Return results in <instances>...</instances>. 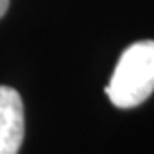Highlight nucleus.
<instances>
[{"label": "nucleus", "instance_id": "7ed1b4c3", "mask_svg": "<svg viewBox=\"0 0 154 154\" xmlns=\"http://www.w3.org/2000/svg\"><path fill=\"white\" fill-rule=\"evenodd\" d=\"M9 8V0H0V19H2Z\"/></svg>", "mask_w": 154, "mask_h": 154}, {"label": "nucleus", "instance_id": "f257e3e1", "mask_svg": "<svg viewBox=\"0 0 154 154\" xmlns=\"http://www.w3.org/2000/svg\"><path fill=\"white\" fill-rule=\"evenodd\" d=\"M154 91V41H137L121 54L106 95L117 108H136Z\"/></svg>", "mask_w": 154, "mask_h": 154}, {"label": "nucleus", "instance_id": "f03ea898", "mask_svg": "<svg viewBox=\"0 0 154 154\" xmlns=\"http://www.w3.org/2000/svg\"><path fill=\"white\" fill-rule=\"evenodd\" d=\"M24 139V104L19 91L0 85V154H19Z\"/></svg>", "mask_w": 154, "mask_h": 154}]
</instances>
